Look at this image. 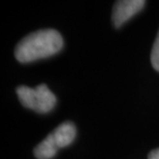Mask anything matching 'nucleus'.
I'll return each instance as SVG.
<instances>
[{"label": "nucleus", "instance_id": "f257e3e1", "mask_svg": "<svg viewBox=\"0 0 159 159\" xmlns=\"http://www.w3.org/2000/svg\"><path fill=\"white\" fill-rule=\"evenodd\" d=\"M62 47L63 39L58 31L43 29L25 36L16 48L15 56L19 62H33L55 55Z\"/></svg>", "mask_w": 159, "mask_h": 159}, {"label": "nucleus", "instance_id": "f03ea898", "mask_svg": "<svg viewBox=\"0 0 159 159\" xmlns=\"http://www.w3.org/2000/svg\"><path fill=\"white\" fill-rule=\"evenodd\" d=\"M17 95L21 103L37 113H48L56 104V97L46 85L36 88L20 86L17 88Z\"/></svg>", "mask_w": 159, "mask_h": 159}, {"label": "nucleus", "instance_id": "7ed1b4c3", "mask_svg": "<svg viewBox=\"0 0 159 159\" xmlns=\"http://www.w3.org/2000/svg\"><path fill=\"white\" fill-rule=\"evenodd\" d=\"M146 1L144 0H124L117 1L113 9V23L118 28L129 19L141 11L145 6Z\"/></svg>", "mask_w": 159, "mask_h": 159}, {"label": "nucleus", "instance_id": "20e7f679", "mask_svg": "<svg viewBox=\"0 0 159 159\" xmlns=\"http://www.w3.org/2000/svg\"><path fill=\"white\" fill-rule=\"evenodd\" d=\"M51 134L53 136L56 146L58 149H60L67 147L74 142L75 134H77V130H75L74 123L67 121V122L60 124L53 132H51Z\"/></svg>", "mask_w": 159, "mask_h": 159}, {"label": "nucleus", "instance_id": "39448f33", "mask_svg": "<svg viewBox=\"0 0 159 159\" xmlns=\"http://www.w3.org/2000/svg\"><path fill=\"white\" fill-rule=\"evenodd\" d=\"M58 151V147L56 146L52 134H50L40 142L34 149V155L37 159H51L54 157Z\"/></svg>", "mask_w": 159, "mask_h": 159}, {"label": "nucleus", "instance_id": "423d86ee", "mask_svg": "<svg viewBox=\"0 0 159 159\" xmlns=\"http://www.w3.org/2000/svg\"><path fill=\"white\" fill-rule=\"evenodd\" d=\"M151 63L152 66L156 69L157 71H159V31L153 43V48H152V52H151Z\"/></svg>", "mask_w": 159, "mask_h": 159}, {"label": "nucleus", "instance_id": "0eeeda50", "mask_svg": "<svg viewBox=\"0 0 159 159\" xmlns=\"http://www.w3.org/2000/svg\"><path fill=\"white\" fill-rule=\"evenodd\" d=\"M148 159H159V149L151 151L148 156Z\"/></svg>", "mask_w": 159, "mask_h": 159}]
</instances>
